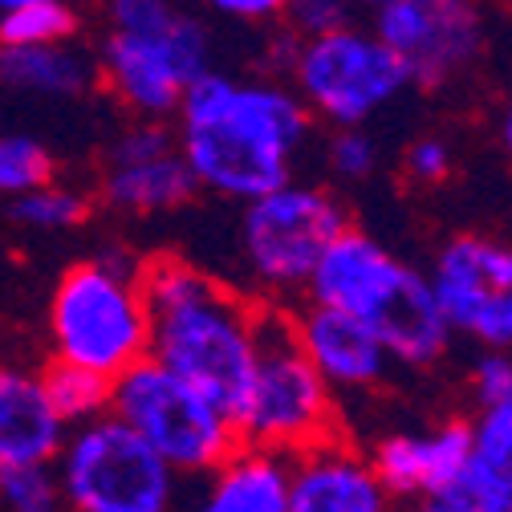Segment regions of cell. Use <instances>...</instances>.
Segmentation results:
<instances>
[{"label": "cell", "instance_id": "cell-24", "mask_svg": "<svg viewBox=\"0 0 512 512\" xmlns=\"http://www.w3.org/2000/svg\"><path fill=\"white\" fill-rule=\"evenodd\" d=\"M0 512H61L53 464L0 468Z\"/></svg>", "mask_w": 512, "mask_h": 512}, {"label": "cell", "instance_id": "cell-20", "mask_svg": "<svg viewBox=\"0 0 512 512\" xmlns=\"http://www.w3.org/2000/svg\"><path fill=\"white\" fill-rule=\"evenodd\" d=\"M41 382H45V395H49L53 411L66 419V427H78V423L110 411V378H102L98 370L49 358L41 366Z\"/></svg>", "mask_w": 512, "mask_h": 512}, {"label": "cell", "instance_id": "cell-13", "mask_svg": "<svg viewBox=\"0 0 512 512\" xmlns=\"http://www.w3.org/2000/svg\"><path fill=\"white\" fill-rule=\"evenodd\" d=\"M289 313H293L297 346L305 350V358L334 395H362L387 382L395 358L366 322L313 301H293Z\"/></svg>", "mask_w": 512, "mask_h": 512}, {"label": "cell", "instance_id": "cell-27", "mask_svg": "<svg viewBox=\"0 0 512 512\" xmlns=\"http://www.w3.org/2000/svg\"><path fill=\"white\" fill-rule=\"evenodd\" d=\"M326 163L338 179L358 183L374 175L378 167V143L366 135V126H334V135L326 143Z\"/></svg>", "mask_w": 512, "mask_h": 512}, {"label": "cell", "instance_id": "cell-4", "mask_svg": "<svg viewBox=\"0 0 512 512\" xmlns=\"http://www.w3.org/2000/svg\"><path fill=\"white\" fill-rule=\"evenodd\" d=\"M232 419L240 443L277 456H297L301 447L338 435V395L297 346L293 313L281 301L256 305V362Z\"/></svg>", "mask_w": 512, "mask_h": 512}, {"label": "cell", "instance_id": "cell-10", "mask_svg": "<svg viewBox=\"0 0 512 512\" xmlns=\"http://www.w3.org/2000/svg\"><path fill=\"white\" fill-rule=\"evenodd\" d=\"M370 17V29L407 66L411 86L423 90L476 70L492 41L488 0H391Z\"/></svg>", "mask_w": 512, "mask_h": 512}, {"label": "cell", "instance_id": "cell-3", "mask_svg": "<svg viewBox=\"0 0 512 512\" xmlns=\"http://www.w3.org/2000/svg\"><path fill=\"white\" fill-rule=\"evenodd\" d=\"M45 334L49 358L78 362L86 370H98L102 378H114L147 358L151 313L139 265L114 252L70 265L53 285Z\"/></svg>", "mask_w": 512, "mask_h": 512}, {"label": "cell", "instance_id": "cell-34", "mask_svg": "<svg viewBox=\"0 0 512 512\" xmlns=\"http://www.w3.org/2000/svg\"><path fill=\"white\" fill-rule=\"evenodd\" d=\"M0 5H21V0H0Z\"/></svg>", "mask_w": 512, "mask_h": 512}, {"label": "cell", "instance_id": "cell-31", "mask_svg": "<svg viewBox=\"0 0 512 512\" xmlns=\"http://www.w3.org/2000/svg\"><path fill=\"white\" fill-rule=\"evenodd\" d=\"M204 5L232 25H277L281 0H204Z\"/></svg>", "mask_w": 512, "mask_h": 512}, {"label": "cell", "instance_id": "cell-25", "mask_svg": "<svg viewBox=\"0 0 512 512\" xmlns=\"http://www.w3.org/2000/svg\"><path fill=\"white\" fill-rule=\"evenodd\" d=\"M456 488L468 496L472 512H512V460L472 452Z\"/></svg>", "mask_w": 512, "mask_h": 512}, {"label": "cell", "instance_id": "cell-29", "mask_svg": "<svg viewBox=\"0 0 512 512\" xmlns=\"http://www.w3.org/2000/svg\"><path fill=\"white\" fill-rule=\"evenodd\" d=\"M179 17L175 0H106V21L122 33H155Z\"/></svg>", "mask_w": 512, "mask_h": 512}, {"label": "cell", "instance_id": "cell-22", "mask_svg": "<svg viewBox=\"0 0 512 512\" xmlns=\"http://www.w3.org/2000/svg\"><path fill=\"white\" fill-rule=\"evenodd\" d=\"M94 212V200L86 196L82 187L74 183H41L25 196L13 200V220L21 228H33V232H49V236H61V232H78Z\"/></svg>", "mask_w": 512, "mask_h": 512}, {"label": "cell", "instance_id": "cell-7", "mask_svg": "<svg viewBox=\"0 0 512 512\" xmlns=\"http://www.w3.org/2000/svg\"><path fill=\"white\" fill-rule=\"evenodd\" d=\"M346 224V204L322 183L285 179L281 187L244 200L240 261L261 301H301L309 269Z\"/></svg>", "mask_w": 512, "mask_h": 512}, {"label": "cell", "instance_id": "cell-1", "mask_svg": "<svg viewBox=\"0 0 512 512\" xmlns=\"http://www.w3.org/2000/svg\"><path fill=\"white\" fill-rule=\"evenodd\" d=\"M175 147L200 191L252 200L293 179L313 118L281 78L204 70L175 106Z\"/></svg>", "mask_w": 512, "mask_h": 512}, {"label": "cell", "instance_id": "cell-2", "mask_svg": "<svg viewBox=\"0 0 512 512\" xmlns=\"http://www.w3.org/2000/svg\"><path fill=\"white\" fill-rule=\"evenodd\" d=\"M139 281L151 313L147 354L232 415L256 362V305L236 285L179 256L143 265Z\"/></svg>", "mask_w": 512, "mask_h": 512}, {"label": "cell", "instance_id": "cell-6", "mask_svg": "<svg viewBox=\"0 0 512 512\" xmlns=\"http://www.w3.org/2000/svg\"><path fill=\"white\" fill-rule=\"evenodd\" d=\"M53 476L61 512H175L183 480L110 411L66 431Z\"/></svg>", "mask_w": 512, "mask_h": 512}, {"label": "cell", "instance_id": "cell-33", "mask_svg": "<svg viewBox=\"0 0 512 512\" xmlns=\"http://www.w3.org/2000/svg\"><path fill=\"white\" fill-rule=\"evenodd\" d=\"M354 9H366V13H374V9H382V5H391V0H350Z\"/></svg>", "mask_w": 512, "mask_h": 512}, {"label": "cell", "instance_id": "cell-16", "mask_svg": "<svg viewBox=\"0 0 512 512\" xmlns=\"http://www.w3.org/2000/svg\"><path fill=\"white\" fill-rule=\"evenodd\" d=\"M66 431V419L45 395L41 370L25 362H0V468L53 464Z\"/></svg>", "mask_w": 512, "mask_h": 512}, {"label": "cell", "instance_id": "cell-26", "mask_svg": "<svg viewBox=\"0 0 512 512\" xmlns=\"http://www.w3.org/2000/svg\"><path fill=\"white\" fill-rule=\"evenodd\" d=\"M354 17H358V9L350 0H281L277 25L301 41V37H317L326 29H338Z\"/></svg>", "mask_w": 512, "mask_h": 512}, {"label": "cell", "instance_id": "cell-32", "mask_svg": "<svg viewBox=\"0 0 512 512\" xmlns=\"http://www.w3.org/2000/svg\"><path fill=\"white\" fill-rule=\"evenodd\" d=\"M411 512H472L468 496L460 488H443V492H427V496H415L407 500Z\"/></svg>", "mask_w": 512, "mask_h": 512}, {"label": "cell", "instance_id": "cell-21", "mask_svg": "<svg viewBox=\"0 0 512 512\" xmlns=\"http://www.w3.org/2000/svg\"><path fill=\"white\" fill-rule=\"evenodd\" d=\"M82 13L74 0H21L0 5V45H57L78 41Z\"/></svg>", "mask_w": 512, "mask_h": 512}, {"label": "cell", "instance_id": "cell-15", "mask_svg": "<svg viewBox=\"0 0 512 512\" xmlns=\"http://www.w3.org/2000/svg\"><path fill=\"white\" fill-rule=\"evenodd\" d=\"M468 456H472L468 419H443L435 427L391 431L366 452L374 476L395 500H415L427 492L456 488Z\"/></svg>", "mask_w": 512, "mask_h": 512}, {"label": "cell", "instance_id": "cell-28", "mask_svg": "<svg viewBox=\"0 0 512 512\" xmlns=\"http://www.w3.org/2000/svg\"><path fill=\"white\" fill-rule=\"evenodd\" d=\"M468 391L476 407L512 403V358L508 350H480L468 370Z\"/></svg>", "mask_w": 512, "mask_h": 512}, {"label": "cell", "instance_id": "cell-23", "mask_svg": "<svg viewBox=\"0 0 512 512\" xmlns=\"http://www.w3.org/2000/svg\"><path fill=\"white\" fill-rule=\"evenodd\" d=\"M57 179L49 147L33 135H0V196L17 200L25 191Z\"/></svg>", "mask_w": 512, "mask_h": 512}, {"label": "cell", "instance_id": "cell-11", "mask_svg": "<svg viewBox=\"0 0 512 512\" xmlns=\"http://www.w3.org/2000/svg\"><path fill=\"white\" fill-rule=\"evenodd\" d=\"M427 285L452 334L480 350L512 346V252L496 236H452L431 261Z\"/></svg>", "mask_w": 512, "mask_h": 512}, {"label": "cell", "instance_id": "cell-17", "mask_svg": "<svg viewBox=\"0 0 512 512\" xmlns=\"http://www.w3.org/2000/svg\"><path fill=\"white\" fill-rule=\"evenodd\" d=\"M200 488L191 500L179 496L175 512H285L289 456L240 443L212 472L196 476Z\"/></svg>", "mask_w": 512, "mask_h": 512}, {"label": "cell", "instance_id": "cell-14", "mask_svg": "<svg viewBox=\"0 0 512 512\" xmlns=\"http://www.w3.org/2000/svg\"><path fill=\"white\" fill-rule=\"evenodd\" d=\"M285 512H395V496L374 476L366 452L330 435L289 456Z\"/></svg>", "mask_w": 512, "mask_h": 512}, {"label": "cell", "instance_id": "cell-30", "mask_svg": "<svg viewBox=\"0 0 512 512\" xmlns=\"http://www.w3.org/2000/svg\"><path fill=\"white\" fill-rule=\"evenodd\" d=\"M403 167H407V175H411L415 183L435 187V183H443L447 175H452L456 155H452V147H447L439 135H423V139H415V143L407 147Z\"/></svg>", "mask_w": 512, "mask_h": 512}, {"label": "cell", "instance_id": "cell-19", "mask_svg": "<svg viewBox=\"0 0 512 512\" xmlns=\"http://www.w3.org/2000/svg\"><path fill=\"white\" fill-rule=\"evenodd\" d=\"M98 82V61L78 41L0 45V86L37 98H82Z\"/></svg>", "mask_w": 512, "mask_h": 512}, {"label": "cell", "instance_id": "cell-9", "mask_svg": "<svg viewBox=\"0 0 512 512\" xmlns=\"http://www.w3.org/2000/svg\"><path fill=\"white\" fill-rule=\"evenodd\" d=\"M98 82L135 118H171L191 78L212 70V33L179 9L167 29L122 33L106 29L98 45Z\"/></svg>", "mask_w": 512, "mask_h": 512}, {"label": "cell", "instance_id": "cell-8", "mask_svg": "<svg viewBox=\"0 0 512 512\" xmlns=\"http://www.w3.org/2000/svg\"><path fill=\"white\" fill-rule=\"evenodd\" d=\"M285 82L313 122L330 126H362L411 90L407 66L370 25H358V17L317 37H301Z\"/></svg>", "mask_w": 512, "mask_h": 512}, {"label": "cell", "instance_id": "cell-18", "mask_svg": "<svg viewBox=\"0 0 512 512\" xmlns=\"http://www.w3.org/2000/svg\"><path fill=\"white\" fill-rule=\"evenodd\" d=\"M196 179H191L179 147L139 159H106L102 171V200L122 216H163L196 200Z\"/></svg>", "mask_w": 512, "mask_h": 512}, {"label": "cell", "instance_id": "cell-12", "mask_svg": "<svg viewBox=\"0 0 512 512\" xmlns=\"http://www.w3.org/2000/svg\"><path fill=\"white\" fill-rule=\"evenodd\" d=\"M411 265L374 240L370 232L346 224L317 256V265L309 269V281L301 289V301L342 309L358 322L374 326L382 309L395 301V293L411 281Z\"/></svg>", "mask_w": 512, "mask_h": 512}, {"label": "cell", "instance_id": "cell-5", "mask_svg": "<svg viewBox=\"0 0 512 512\" xmlns=\"http://www.w3.org/2000/svg\"><path fill=\"white\" fill-rule=\"evenodd\" d=\"M110 415L131 427L183 480L224 464L236 447V419L151 354L110 378Z\"/></svg>", "mask_w": 512, "mask_h": 512}]
</instances>
